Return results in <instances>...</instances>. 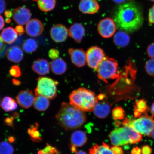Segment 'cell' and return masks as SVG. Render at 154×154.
Here are the masks:
<instances>
[{
	"instance_id": "obj_1",
	"label": "cell",
	"mask_w": 154,
	"mask_h": 154,
	"mask_svg": "<svg viewBox=\"0 0 154 154\" xmlns=\"http://www.w3.org/2000/svg\"><path fill=\"white\" fill-rule=\"evenodd\" d=\"M113 20L121 30L132 33L141 28L144 17L139 6L134 2H130L119 5L115 11Z\"/></svg>"
},
{
	"instance_id": "obj_2",
	"label": "cell",
	"mask_w": 154,
	"mask_h": 154,
	"mask_svg": "<svg viewBox=\"0 0 154 154\" xmlns=\"http://www.w3.org/2000/svg\"><path fill=\"white\" fill-rule=\"evenodd\" d=\"M58 124L66 130L79 128L86 120L85 113L70 103H63L56 115Z\"/></svg>"
},
{
	"instance_id": "obj_3",
	"label": "cell",
	"mask_w": 154,
	"mask_h": 154,
	"mask_svg": "<svg viewBox=\"0 0 154 154\" xmlns=\"http://www.w3.org/2000/svg\"><path fill=\"white\" fill-rule=\"evenodd\" d=\"M69 99L71 105L84 112L93 111L97 101L95 94L84 88L74 90L69 96Z\"/></svg>"
},
{
	"instance_id": "obj_4",
	"label": "cell",
	"mask_w": 154,
	"mask_h": 154,
	"mask_svg": "<svg viewBox=\"0 0 154 154\" xmlns=\"http://www.w3.org/2000/svg\"><path fill=\"white\" fill-rule=\"evenodd\" d=\"M112 144L114 146H124L129 144H135L141 141V134L130 126L116 129L109 134Z\"/></svg>"
},
{
	"instance_id": "obj_5",
	"label": "cell",
	"mask_w": 154,
	"mask_h": 154,
	"mask_svg": "<svg viewBox=\"0 0 154 154\" xmlns=\"http://www.w3.org/2000/svg\"><path fill=\"white\" fill-rule=\"evenodd\" d=\"M118 63L115 59L105 57L97 69L98 78L106 83L107 80L118 78Z\"/></svg>"
},
{
	"instance_id": "obj_6",
	"label": "cell",
	"mask_w": 154,
	"mask_h": 154,
	"mask_svg": "<svg viewBox=\"0 0 154 154\" xmlns=\"http://www.w3.org/2000/svg\"><path fill=\"white\" fill-rule=\"evenodd\" d=\"M37 81V86L34 90L36 96H43L51 100L57 97L58 82L48 77H40Z\"/></svg>"
},
{
	"instance_id": "obj_7",
	"label": "cell",
	"mask_w": 154,
	"mask_h": 154,
	"mask_svg": "<svg viewBox=\"0 0 154 154\" xmlns=\"http://www.w3.org/2000/svg\"><path fill=\"white\" fill-rule=\"evenodd\" d=\"M129 126L139 133L149 136L154 129V119L147 115L143 116L131 121Z\"/></svg>"
},
{
	"instance_id": "obj_8",
	"label": "cell",
	"mask_w": 154,
	"mask_h": 154,
	"mask_svg": "<svg viewBox=\"0 0 154 154\" xmlns=\"http://www.w3.org/2000/svg\"><path fill=\"white\" fill-rule=\"evenodd\" d=\"M86 55L88 66L96 70L105 57L103 50L97 46L89 48L87 51Z\"/></svg>"
},
{
	"instance_id": "obj_9",
	"label": "cell",
	"mask_w": 154,
	"mask_h": 154,
	"mask_svg": "<svg viewBox=\"0 0 154 154\" xmlns=\"http://www.w3.org/2000/svg\"><path fill=\"white\" fill-rule=\"evenodd\" d=\"M117 27L113 19L106 18L102 19L98 23L97 30L101 37L109 38L112 37L115 34Z\"/></svg>"
},
{
	"instance_id": "obj_10",
	"label": "cell",
	"mask_w": 154,
	"mask_h": 154,
	"mask_svg": "<svg viewBox=\"0 0 154 154\" xmlns=\"http://www.w3.org/2000/svg\"><path fill=\"white\" fill-rule=\"evenodd\" d=\"M50 33L52 39L57 43L65 41L69 35L68 29L61 24H56L53 26Z\"/></svg>"
},
{
	"instance_id": "obj_11",
	"label": "cell",
	"mask_w": 154,
	"mask_h": 154,
	"mask_svg": "<svg viewBox=\"0 0 154 154\" xmlns=\"http://www.w3.org/2000/svg\"><path fill=\"white\" fill-rule=\"evenodd\" d=\"M31 13L30 10L24 7L17 8L13 11V18L17 24L23 26L30 20Z\"/></svg>"
},
{
	"instance_id": "obj_12",
	"label": "cell",
	"mask_w": 154,
	"mask_h": 154,
	"mask_svg": "<svg viewBox=\"0 0 154 154\" xmlns=\"http://www.w3.org/2000/svg\"><path fill=\"white\" fill-rule=\"evenodd\" d=\"M16 99L20 107L27 109L33 104L35 97L33 92L31 90H24L19 92Z\"/></svg>"
},
{
	"instance_id": "obj_13",
	"label": "cell",
	"mask_w": 154,
	"mask_h": 154,
	"mask_svg": "<svg viewBox=\"0 0 154 154\" xmlns=\"http://www.w3.org/2000/svg\"><path fill=\"white\" fill-rule=\"evenodd\" d=\"M71 60L76 67H81L86 64V53L82 49H73L70 48L68 50Z\"/></svg>"
},
{
	"instance_id": "obj_14",
	"label": "cell",
	"mask_w": 154,
	"mask_h": 154,
	"mask_svg": "<svg viewBox=\"0 0 154 154\" xmlns=\"http://www.w3.org/2000/svg\"><path fill=\"white\" fill-rule=\"evenodd\" d=\"M44 26L42 23L38 19H33L26 24V31L28 35L32 37L39 36L43 32Z\"/></svg>"
},
{
	"instance_id": "obj_15",
	"label": "cell",
	"mask_w": 154,
	"mask_h": 154,
	"mask_svg": "<svg viewBox=\"0 0 154 154\" xmlns=\"http://www.w3.org/2000/svg\"><path fill=\"white\" fill-rule=\"evenodd\" d=\"M78 7L81 12L84 14H94L100 9L99 3L96 0H81Z\"/></svg>"
},
{
	"instance_id": "obj_16",
	"label": "cell",
	"mask_w": 154,
	"mask_h": 154,
	"mask_svg": "<svg viewBox=\"0 0 154 154\" xmlns=\"http://www.w3.org/2000/svg\"><path fill=\"white\" fill-rule=\"evenodd\" d=\"M103 100H98L94 107V114L98 118H105L109 114L111 109V105L108 102Z\"/></svg>"
},
{
	"instance_id": "obj_17",
	"label": "cell",
	"mask_w": 154,
	"mask_h": 154,
	"mask_svg": "<svg viewBox=\"0 0 154 154\" xmlns=\"http://www.w3.org/2000/svg\"><path fill=\"white\" fill-rule=\"evenodd\" d=\"M68 30L69 36L76 43H80L85 34V28L79 23H75L73 24Z\"/></svg>"
},
{
	"instance_id": "obj_18",
	"label": "cell",
	"mask_w": 154,
	"mask_h": 154,
	"mask_svg": "<svg viewBox=\"0 0 154 154\" xmlns=\"http://www.w3.org/2000/svg\"><path fill=\"white\" fill-rule=\"evenodd\" d=\"M6 56L11 62L19 63L24 58V53L21 48L18 46H13L7 49Z\"/></svg>"
},
{
	"instance_id": "obj_19",
	"label": "cell",
	"mask_w": 154,
	"mask_h": 154,
	"mask_svg": "<svg viewBox=\"0 0 154 154\" xmlns=\"http://www.w3.org/2000/svg\"><path fill=\"white\" fill-rule=\"evenodd\" d=\"M32 68L34 72L40 75H45L50 72L49 63L45 59L36 60L32 64Z\"/></svg>"
},
{
	"instance_id": "obj_20",
	"label": "cell",
	"mask_w": 154,
	"mask_h": 154,
	"mask_svg": "<svg viewBox=\"0 0 154 154\" xmlns=\"http://www.w3.org/2000/svg\"><path fill=\"white\" fill-rule=\"evenodd\" d=\"M18 35L15 29L9 27L3 29L0 35L4 42L11 44L16 41Z\"/></svg>"
},
{
	"instance_id": "obj_21",
	"label": "cell",
	"mask_w": 154,
	"mask_h": 154,
	"mask_svg": "<svg viewBox=\"0 0 154 154\" xmlns=\"http://www.w3.org/2000/svg\"><path fill=\"white\" fill-rule=\"evenodd\" d=\"M126 32L122 30L119 31L116 33L113 38L115 45L120 48H124L130 43V38Z\"/></svg>"
},
{
	"instance_id": "obj_22",
	"label": "cell",
	"mask_w": 154,
	"mask_h": 154,
	"mask_svg": "<svg viewBox=\"0 0 154 154\" xmlns=\"http://www.w3.org/2000/svg\"><path fill=\"white\" fill-rule=\"evenodd\" d=\"M52 71L55 75H62L66 72L67 69V63L61 58L54 59L51 61V64Z\"/></svg>"
},
{
	"instance_id": "obj_23",
	"label": "cell",
	"mask_w": 154,
	"mask_h": 154,
	"mask_svg": "<svg viewBox=\"0 0 154 154\" xmlns=\"http://www.w3.org/2000/svg\"><path fill=\"white\" fill-rule=\"evenodd\" d=\"M87 138L86 134L82 131L78 130L73 133L71 136L72 146L80 147L86 143Z\"/></svg>"
},
{
	"instance_id": "obj_24",
	"label": "cell",
	"mask_w": 154,
	"mask_h": 154,
	"mask_svg": "<svg viewBox=\"0 0 154 154\" xmlns=\"http://www.w3.org/2000/svg\"><path fill=\"white\" fill-rule=\"evenodd\" d=\"M50 105V101L48 98L43 96H36L33 103L34 108L39 111H45Z\"/></svg>"
},
{
	"instance_id": "obj_25",
	"label": "cell",
	"mask_w": 154,
	"mask_h": 154,
	"mask_svg": "<svg viewBox=\"0 0 154 154\" xmlns=\"http://www.w3.org/2000/svg\"><path fill=\"white\" fill-rule=\"evenodd\" d=\"M38 128V123H36L31 125L28 130V134L31 140L36 143H39L42 141L41 134Z\"/></svg>"
},
{
	"instance_id": "obj_26",
	"label": "cell",
	"mask_w": 154,
	"mask_h": 154,
	"mask_svg": "<svg viewBox=\"0 0 154 154\" xmlns=\"http://www.w3.org/2000/svg\"><path fill=\"white\" fill-rule=\"evenodd\" d=\"M1 106L6 112L14 111L18 107L14 99L9 96H6L3 98L1 104Z\"/></svg>"
},
{
	"instance_id": "obj_27",
	"label": "cell",
	"mask_w": 154,
	"mask_h": 154,
	"mask_svg": "<svg viewBox=\"0 0 154 154\" xmlns=\"http://www.w3.org/2000/svg\"><path fill=\"white\" fill-rule=\"evenodd\" d=\"M89 154H114L109 145L104 143L94 145L90 149Z\"/></svg>"
},
{
	"instance_id": "obj_28",
	"label": "cell",
	"mask_w": 154,
	"mask_h": 154,
	"mask_svg": "<svg viewBox=\"0 0 154 154\" xmlns=\"http://www.w3.org/2000/svg\"><path fill=\"white\" fill-rule=\"evenodd\" d=\"M37 4L40 10L48 12L54 9L56 0H37Z\"/></svg>"
},
{
	"instance_id": "obj_29",
	"label": "cell",
	"mask_w": 154,
	"mask_h": 154,
	"mask_svg": "<svg viewBox=\"0 0 154 154\" xmlns=\"http://www.w3.org/2000/svg\"><path fill=\"white\" fill-rule=\"evenodd\" d=\"M38 47V43L33 38H29L23 44L22 48L26 53L30 54L35 51Z\"/></svg>"
},
{
	"instance_id": "obj_30",
	"label": "cell",
	"mask_w": 154,
	"mask_h": 154,
	"mask_svg": "<svg viewBox=\"0 0 154 154\" xmlns=\"http://www.w3.org/2000/svg\"><path fill=\"white\" fill-rule=\"evenodd\" d=\"M14 149L11 144L7 141L0 143V154H13Z\"/></svg>"
},
{
	"instance_id": "obj_31",
	"label": "cell",
	"mask_w": 154,
	"mask_h": 154,
	"mask_svg": "<svg viewBox=\"0 0 154 154\" xmlns=\"http://www.w3.org/2000/svg\"><path fill=\"white\" fill-rule=\"evenodd\" d=\"M112 115L115 120H121L124 118L125 112L122 108L117 106L114 108L112 111Z\"/></svg>"
},
{
	"instance_id": "obj_32",
	"label": "cell",
	"mask_w": 154,
	"mask_h": 154,
	"mask_svg": "<svg viewBox=\"0 0 154 154\" xmlns=\"http://www.w3.org/2000/svg\"><path fill=\"white\" fill-rule=\"evenodd\" d=\"M60 152L55 147L47 143L45 147L39 150L38 154H59Z\"/></svg>"
},
{
	"instance_id": "obj_33",
	"label": "cell",
	"mask_w": 154,
	"mask_h": 154,
	"mask_svg": "<svg viewBox=\"0 0 154 154\" xmlns=\"http://www.w3.org/2000/svg\"><path fill=\"white\" fill-rule=\"evenodd\" d=\"M134 108L135 110L139 112L140 114L142 115L147 109V103L144 100H140L137 102Z\"/></svg>"
},
{
	"instance_id": "obj_34",
	"label": "cell",
	"mask_w": 154,
	"mask_h": 154,
	"mask_svg": "<svg viewBox=\"0 0 154 154\" xmlns=\"http://www.w3.org/2000/svg\"><path fill=\"white\" fill-rule=\"evenodd\" d=\"M145 68L148 75L154 77V59H150L146 62Z\"/></svg>"
},
{
	"instance_id": "obj_35",
	"label": "cell",
	"mask_w": 154,
	"mask_h": 154,
	"mask_svg": "<svg viewBox=\"0 0 154 154\" xmlns=\"http://www.w3.org/2000/svg\"><path fill=\"white\" fill-rule=\"evenodd\" d=\"M9 73L11 76L16 78L21 76L22 74L20 67L17 65L12 66L9 70Z\"/></svg>"
},
{
	"instance_id": "obj_36",
	"label": "cell",
	"mask_w": 154,
	"mask_h": 154,
	"mask_svg": "<svg viewBox=\"0 0 154 154\" xmlns=\"http://www.w3.org/2000/svg\"><path fill=\"white\" fill-rule=\"evenodd\" d=\"M148 19L149 24L154 25V4L149 9Z\"/></svg>"
},
{
	"instance_id": "obj_37",
	"label": "cell",
	"mask_w": 154,
	"mask_h": 154,
	"mask_svg": "<svg viewBox=\"0 0 154 154\" xmlns=\"http://www.w3.org/2000/svg\"><path fill=\"white\" fill-rule=\"evenodd\" d=\"M59 55V51L56 49H51L49 52V57L51 59H55L58 58Z\"/></svg>"
},
{
	"instance_id": "obj_38",
	"label": "cell",
	"mask_w": 154,
	"mask_h": 154,
	"mask_svg": "<svg viewBox=\"0 0 154 154\" xmlns=\"http://www.w3.org/2000/svg\"><path fill=\"white\" fill-rule=\"evenodd\" d=\"M147 53L148 56L151 59H154V43H152L148 46L147 48Z\"/></svg>"
},
{
	"instance_id": "obj_39",
	"label": "cell",
	"mask_w": 154,
	"mask_h": 154,
	"mask_svg": "<svg viewBox=\"0 0 154 154\" xmlns=\"http://www.w3.org/2000/svg\"><path fill=\"white\" fill-rule=\"evenodd\" d=\"M15 117L14 116H10L7 117L5 119V122L6 125L10 127L14 128L13 125V121H14Z\"/></svg>"
},
{
	"instance_id": "obj_40",
	"label": "cell",
	"mask_w": 154,
	"mask_h": 154,
	"mask_svg": "<svg viewBox=\"0 0 154 154\" xmlns=\"http://www.w3.org/2000/svg\"><path fill=\"white\" fill-rule=\"evenodd\" d=\"M141 150V154H151L152 153V149L149 146L145 145L142 147Z\"/></svg>"
},
{
	"instance_id": "obj_41",
	"label": "cell",
	"mask_w": 154,
	"mask_h": 154,
	"mask_svg": "<svg viewBox=\"0 0 154 154\" xmlns=\"http://www.w3.org/2000/svg\"><path fill=\"white\" fill-rule=\"evenodd\" d=\"M111 149L114 154H123L124 153L122 149L119 146H115L111 148Z\"/></svg>"
},
{
	"instance_id": "obj_42",
	"label": "cell",
	"mask_w": 154,
	"mask_h": 154,
	"mask_svg": "<svg viewBox=\"0 0 154 154\" xmlns=\"http://www.w3.org/2000/svg\"><path fill=\"white\" fill-rule=\"evenodd\" d=\"M6 8V3L5 0H0V14L4 12Z\"/></svg>"
},
{
	"instance_id": "obj_43",
	"label": "cell",
	"mask_w": 154,
	"mask_h": 154,
	"mask_svg": "<svg viewBox=\"0 0 154 154\" xmlns=\"http://www.w3.org/2000/svg\"><path fill=\"white\" fill-rule=\"evenodd\" d=\"M15 29L16 30L17 33H18V35L19 36L22 35L25 32L24 28L22 26L20 25H19L18 26H17L15 28Z\"/></svg>"
},
{
	"instance_id": "obj_44",
	"label": "cell",
	"mask_w": 154,
	"mask_h": 154,
	"mask_svg": "<svg viewBox=\"0 0 154 154\" xmlns=\"http://www.w3.org/2000/svg\"><path fill=\"white\" fill-rule=\"evenodd\" d=\"M141 150L139 148L136 147L134 148L131 151V154H141Z\"/></svg>"
},
{
	"instance_id": "obj_45",
	"label": "cell",
	"mask_w": 154,
	"mask_h": 154,
	"mask_svg": "<svg viewBox=\"0 0 154 154\" xmlns=\"http://www.w3.org/2000/svg\"><path fill=\"white\" fill-rule=\"evenodd\" d=\"M5 21L2 16L0 15V31L5 26Z\"/></svg>"
},
{
	"instance_id": "obj_46",
	"label": "cell",
	"mask_w": 154,
	"mask_h": 154,
	"mask_svg": "<svg viewBox=\"0 0 154 154\" xmlns=\"http://www.w3.org/2000/svg\"><path fill=\"white\" fill-rule=\"evenodd\" d=\"M12 82L13 84L15 86H18L20 85L22 83V82H20L16 79H13L12 80Z\"/></svg>"
},
{
	"instance_id": "obj_47",
	"label": "cell",
	"mask_w": 154,
	"mask_h": 154,
	"mask_svg": "<svg viewBox=\"0 0 154 154\" xmlns=\"http://www.w3.org/2000/svg\"><path fill=\"white\" fill-rule=\"evenodd\" d=\"M12 13L11 11L9 10H7L5 11V16L8 18H10L12 16Z\"/></svg>"
},
{
	"instance_id": "obj_48",
	"label": "cell",
	"mask_w": 154,
	"mask_h": 154,
	"mask_svg": "<svg viewBox=\"0 0 154 154\" xmlns=\"http://www.w3.org/2000/svg\"><path fill=\"white\" fill-rule=\"evenodd\" d=\"M131 121L128 119H125L122 122V125L124 126H129Z\"/></svg>"
},
{
	"instance_id": "obj_49",
	"label": "cell",
	"mask_w": 154,
	"mask_h": 154,
	"mask_svg": "<svg viewBox=\"0 0 154 154\" xmlns=\"http://www.w3.org/2000/svg\"><path fill=\"white\" fill-rule=\"evenodd\" d=\"M126 1V0H112V1L115 3L120 5L124 3Z\"/></svg>"
},
{
	"instance_id": "obj_50",
	"label": "cell",
	"mask_w": 154,
	"mask_h": 154,
	"mask_svg": "<svg viewBox=\"0 0 154 154\" xmlns=\"http://www.w3.org/2000/svg\"><path fill=\"white\" fill-rule=\"evenodd\" d=\"M4 47V44L3 41L0 35V51H1L3 49Z\"/></svg>"
},
{
	"instance_id": "obj_51",
	"label": "cell",
	"mask_w": 154,
	"mask_h": 154,
	"mask_svg": "<svg viewBox=\"0 0 154 154\" xmlns=\"http://www.w3.org/2000/svg\"><path fill=\"white\" fill-rule=\"evenodd\" d=\"M8 140L9 141L11 142V143H13V142H14L15 141V138L12 136L8 138Z\"/></svg>"
},
{
	"instance_id": "obj_52",
	"label": "cell",
	"mask_w": 154,
	"mask_h": 154,
	"mask_svg": "<svg viewBox=\"0 0 154 154\" xmlns=\"http://www.w3.org/2000/svg\"><path fill=\"white\" fill-rule=\"evenodd\" d=\"M151 111L152 114L154 116V102L151 106Z\"/></svg>"
},
{
	"instance_id": "obj_53",
	"label": "cell",
	"mask_w": 154,
	"mask_h": 154,
	"mask_svg": "<svg viewBox=\"0 0 154 154\" xmlns=\"http://www.w3.org/2000/svg\"><path fill=\"white\" fill-rule=\"evenodd\" d=\"M75 154H87L85 152L82 151H80L78 152H77Z\"/></svg>"
},
{
	"instance_id": "obj_54",
	"label": "cell",
	"mask_w": 154,
	"mask_h": 154,
	"mask_svg": "<svg viewBox=\"0 0 154 154\" xmlns=\"http://www.w3.org/2000/svg\"><path fill=\"white\" fill-rule=\"evenodd\" d=\"M150 137H151L154 140V129L153 130L152 132L151 135H150Z\"/></svg>"
},
{
	"instance_id": "obj_55",
	"label": "cell",
	"mask_w": 154,
	"mask_h": 154,
	"mask_svg": "<svg viewBox=\"0 0 154 154\" xmlns=\"http://www.w3.org/2000/svg\"><path fill=\"white\" fill-rule=\"evenodd\" d=\"M11 22V20L9 18H7L6 19V22L8 23H10Z\"/></svg>"
},
{
	"instance_id": "obj_56",
	"label": "cell",
	"mask_w": 154,
	"mask_h": 154,
	"mask_svg": "<svg viewBox=\"0 0 154 154\" xmlns=\"http://www.w3.org/2000/svg\"><path fill=\"white\" fill-rule=\"evenodd\" d=\"M149 1L154 2V0H149Z\"/></svg>"
},
{
	"instance_id": "obj_57",
	"label": "cell",
	"mask_w": 154,
	"mask_h": 154,
	"mask_svg": "<svg viewBox=\"0 0 154 154\" xmlns=\"http://www.w3.org/2000/svg\"><path fill=\"white\" fill-rule=\"evenodd\" d=\"M0 101H1V99H0Z\"/></svg>"
},
{
	"instance_id": "obj_58",
	"label": "cell",
	"mask_w": 154,
	"mask_h": 154,
	"mask_svg": "<svg viewBox=\"0 0 154 154\" xmlns=\"http://www.w3.org/2000/svg\"><path fill=\"white\" fill-rule=\"evenodd\" d=\"M23 1H26V0H23Z\"/></svg>"
}]
</instances>
